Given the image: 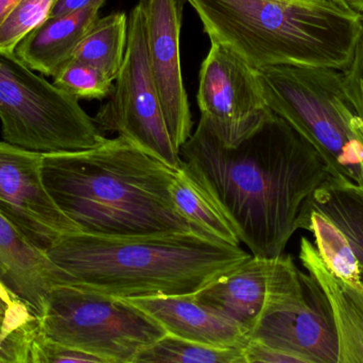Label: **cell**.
<instances>
[{
    "mask_svg": "<svg viewBox=\"0 0 363 363\" xmlns=\"http://www.w3.org/2000/svg\"><path fill=\"white\" fill-rule=\"evenodd\" d=\"M0 119L4 142L42 155L78 152L104 140L79 100L0 50Z\"/></svg>",
    "mask_w": 363,
    "mask_h": 363,
    "instance_id": "7",
    "label": "cell"
},
{
    "mask_svg": "<svg viewBox=\"0 0 363 363\" xmlns=\"http://www.w3.org/2000/svg\"><path fill=\"white\" fill-rule=\"evenodd\" d=\"M42 172L55 204L85 234L131 238L199 232L172 201L178 170L121 136L87 150L43 155Z\"/></svg>",
    "mask_w": 363,
    "mask_h": 363,
    "instance_id": "2",
    "label": "cell"
},
{
    "mask_svg": "<svg viewBox=\"0 0 363 363\" xmlns=\"http://www.w3.org/2000/svg\"><path fill=\"white\" fill-rule=\"evenodd\" d=\"M355 132L356 134H357L358 138H359V159L360 164H362V179H360L358 187L363 191V123L362 121H360V118H358L357 123H356Z\"/></svg>",
    "mask_w": 363,
    "mask_h": 363,
    "instance_id": "31",
    "label": "cell"
},
{
    "mask_svg": "<svg viewBox=\"0 0 363 363\" xmlns=\"http://www.w3.org/2000/svg\"><path fill=\"white\" fill-rule=\"evenodd\" d=\"M53 85L77 100H101L113 91V81L97 68L70 60L53 76Z\"/></svg>",
    "mask_w": 363,
    "mask_h": 363,
    "instance_id": "23",
    "label": "cell"
},
{
    "mask_svg": "<svg viewBox=\"0 0 363 363\" xmlns=\"http://www.w3.org/2000/svg\"><path fill=\"white\" fill-rule=\"evenodd\" d=\"M211 43L255 69L272 66L345 72L363 33V14L336 0H187Z\"/></svg>",
    "mask_w": 363,
    "mask_h": 363,
    "instance_id": "4",
    "label": "cell"
},
{
    "mask_svg": "<svg viewBox=\"0 0 363 363\" xmlns=\"http://www.w3.org/2000/svg\"><path fill=\"white\" fill-rule=\"evenodd\" d=\"M250 340L313 363L338 360L332 320L307 298L304 274L290 255L275 258L266 304Z\"/></svg>",
    "mask_w": 363,
    "mask_h": 363,
    "instance_id": "9",
    "label": "cell"
},
{
    "mask_svg": "<svg viewBox=\"0 0 363 363\" xmlns=\"http://www.w3.org/2000/svg\"><path fill=\"white\" fill-rule=\"evenodd\" d=\"M38 320V335L49 342L108 363H131L166 335L127 300L67 284L51 288Z\"/></svg>",
    "mask_w": 363,
    "mask_h": 363,
    "instance_id": "6",
    "label": "cell"
},
{
    "mask_svg": "<svg viewBox=\"0 0 363 363\" xmlns=\"http://www.w3.org/2000/svg\"><path fill=\"white\" fill-rule=\"evenodd\" d=\"M21 0H0V25Z\"/></svg>",
    "mask_w": 363,
    "mask_h": 363,
    "instance_id": "32",
    "label": "cell"
},
{
    "mask_svg": "<svg viewBox=\"0 0 363 363\" xmlns=\"http://www.w3.org/2000/svg\"><path fill=\"white\" fill-rule=\"evenodd\" d=\"M298 257L317 285L334 325L337 363H363V292L335 277L306 237L301 239Z\"/></svg>",
    "mask_w": 363,
    "mask_h": 363,
    "instance_id": "15",
    "label": "cell"
},
{
    "mask_svg": "<svg viewBox=\"0 0 363 363\" xmlns=\"http://www.w3.org/2000/svg\"><path fill=\"white\" fill-rule=\"evenodd\" d=\"M38 333V325L18 332L0 330V363H30L32 343Z\"/></svg>",
    "mask_w": 363,
    "mask_h": 363,
    "instance_id": "27",
    "label": "cell"
},
{
    "mask_svg": "<svg viewBox=\"0 0 363 363\" xmlns=\"http://www.w3.org/2000/svg\"><path fill=\"white\" fill-rule=\"evenodd\" d=\"M100 6L50 16L21 40L15 55L31 69L55 76L72 59L81 40L99 18Z\"/></svg>",
    "mask_w": 363,
    "mask_h": 363,
    "instance_id": "17",
    "label": "cell"
},
{
    "mask_svg": "<svg viewBox=\"0 0 363 363\" xmlns=\"http://www.w3.org/2000/svg\"><path fill=\"white\" fill-rule=\"evenodd\" d=\"M110 100L94 121L100 131L116 132L152 157L179 170L180 153L172 144L151 70L144 18L138 6L130 13L125 61Z\"/></svg>",
    "mask_w": 363,
    "mask_h": 363,
    "instance_id": "8",
    "label": "cell"
},
{
    "mask_svg": "<svg viewBox=\"0 0 363 363\" xmlns=\"http://www.w3.org/2000/svg\"><path fill=\"white\" fill-rule=\"evenodd\" d=\"M343 76L347 95L363 123V33L356 47L353 60L343 72Z\"/></svg>",
    "mask_w": 363,
    "mask_h": 363,
    "instance_id": "28",
    "label": "cell"
},
{
    "mask_svg": "<svg viewBox=\"0 0 363 363\" xmlns=\"http://www.w3.org/2000/svg\"><path fill=\"white\" fill-rule=\"evenodd\" d=\"M196 101L201 121L226 147L245 142L273 113L257 69L218 43H211L201 65Z\"/></svg>",
    "mask_w": 363,
    "mask_h": 363,
    "instance_id": "10",
    "label": "cell"
},
{
    "mask_svg": "<svg viewBox=\"0 0 363 363\" xmlns=\"http://www.w3.org/2000/svg\"><path fill=\"white\" fill-rule=\"evenodd\" d=\"M43 155L0 140V213L46 253L64 235L80 232L45 186Z\"/></svg>",
    "mask_w": 363,
    "mask_h": 363,
    "instance_id": "11",
    "label": "cell"
},
{
    "mask_svg": "<svg viewBox=\"0 0 363 363\" xmlns=\"http://www.w3.org/2000/svg\"><path fill=\"white\" fill-rule=\"evenodd\" d=\"M345 4L354 11L363 14V0H345Z\"/></svg>",
    "mask_w": 363,
    "mask_h": 363,
    "instance_id": "33",
    "label": "cell"
},
{
    "mask_svg": "<svg viewBox=\"0 0 363 363\" xmlns=\"http://www.w3.org/2000/svg\"><path fill=\"white\" fill-rule=\"evenodd\" d=\"M30 363H108L89 354L66 349L36 335L32 343Z\"/></svg>",
    "mask_w": 363,
    "mask_h": 363,
    "instance_id": "26",
    "label": "cell"
},
{
    "mask_svg": "<svg viewBox=\"0 0 363 363\" xmlns=\"http://www.w3.org/2000/svg\"><path fill=\"white\" fill-rule=\"evenodd\" d=\"M309 232L315 236V249L330 272L363 292L362 270L345 233L323 213L313 209Z\"/></svg>",
    "mask_w": 363,
    "mask_h": 363,
    "instance_id": "21",
    "label": "cell"
},
{
    "mask_svg": "<svg viewBox=\"0 0 363 363\" xmlns=\"http://www.w3.org/2000/svg\"><path fill=\"white\" fill-rule=\"evenodd\" d=\"M275 258H247L194 294L207 308L225 318L251 336L264 311Z\"/></svg>",
    "mask_w": 363,
    "mask_h": 363,
    "instance_id": "13",
    "label": "cell"
},
{
    "mask_svg": "<svg viewBox=\"0 0 363 363\" xmlns=\"http://www.w3.org/2000/svg\"><path fill=\"white\" fill-rule=\"evenodd\" d=\"M341 2H342L343 4H345V0H340ZM347 6V4H345Z\"/></svg>",
    "mask_w": 363,
    "mask_h": 363,
    "instance_id": "34",
    "label": "cell"
},
{
    "mask_svg": "<svg viewBox=\"0 0 363 363\" xmlns=\"http://www.w3.org/2000/svg\"><path fill=\"white\" fill-rule=\"evenodd\" d=\"M336 1H339V2H341L340 0H336Z\"/></svg>",
    "mask_w": 363,
    "mask_h": 363,
    "instance_id": "35",
    "label": "cell"
},
{
    "mask_svg": "<svg viewBox=\"0 0 363 363\" xmlns=\"http://www.w3.org/2000/svg\"><path fill=\"white\" fill-rule=\"evenodd\" d=\"M128 21L125 12L111 13L98 18L81 40L72 60L89 64L111 80H116L127 50Z\"/></svg>",
    "mask_w": 363,
    "mask_h": 363,
    "instance_id": "19",
    "label": "cell"
},
{
    "mask_svg": "<svg viewBox=\"0 0 363 363\" xmlns=\"http://www.w3.org/2000/svg\"><path fill=\"white\" fill-rule=\"evenodd\" d=\"M46 255L57 284L123 300L194 296L251 257L241 247L199 232L131 238L72 233L55 241Z\"/></svg>",
    "mask_w": 363,
    "mask_h": 363,
    "instance_id": "3",
    "label": "cell"
},
{
    "mask_svg": "<svg viewBox=\"0 0 363 363\" xmlns=\"http://www.w3.org/2000/svg\"><path fill=\"white\" fill-rule=\"evenodd\" d=\"M180 157L254 257H279L296 230H309L313 196L332 178L317 150L274 113L236 147L200 119Z\"/></svg>",
    "mask_w": 363,
    "mask_h": 363,
    "instance_id": "1",
    "label": "cell"
},
{
    "mask_svg": "<svg viewBox=\"0 0 363 363\" xmlns=\"http://www.w3.org/2000/svg\"><path fill=\"white\" fill-rule=\"evenodd\" d=\"M131 363H245L243 349H223L166 334L140 351Z\"/></svg>",
    "mask_w": 363,
    "mask_h": 363,
    "instance_id": "22",
    "label": "cell"
},
{
    "mask_svg": "<svg viewBox=\"0 0 363 363\" xmlns=\"http://www.w3.org/2000/svg\"><path fill=\"white\" fill-rule=\"evenodd\" d=\"M57 0H21L0 25V50L15 53L17 45L50 17Z\"/></svg>",
    "mask_w": 363,
    "mask_h": 363,
    "instance_id": "24",
    "label": "cell"
},
{
    "mask_svg": "<svg viewBox=\"0 0 363 363\" xmlns=\"http://www.w3.org/2000/svg\"><path fill=\"white\" fill-rule=\"evenodd\" d=\"M106 0H57L50 16H61V15L70 14L77 11L83 10L89 6H104Z\"/></svg>",
    "mask_w": 363,
    "mask_h": 363,
    "instance_id": "30",
    "label": "cell"
},
{
    "mask_svg": "<svg viewBox=\"0 0 363 363\" xmlns=\"http://www.w3.org/2000/svg\"><path fill=\"white\" fill-rule=\"evenodd\" d=\"M269 108L319 153L330 176L359 185L358 117L343 72L330 68L272 66L257 69Z\"/></svg>",
    "mask_w": 363,
    "mask_h": 363,
    "instance_id": "5",
    "label": "cell"
},
{
    "mask_svg": "<svg viewBox=\"0 0 363 363\" xmlns=\"http://www.w3.org/2000/svg\"><path fill=\"white\" fill-rule=\"evenodd\" d=\"M170 194L179 213L196 230L220 242L240 247L234 226L184 162L172 182Z\"/></svg>",
    "mask_w": 363,
    "mask_h": 363,
    "instance_id": "18",
    "label": "cell"
},
{
    "mask_svg": "<svg viewBox=\"0 0 363 363\" xmlns=\"http://www.w3.org/2000/svg\"><path fill=\"white\" fill-rule=\"evenodd\" d=\"M127 301L155 320L166 334L184 340L223 349H245L250 342L239 326L199 303L194 296Z\"/></svg>",
    "mask_w": 363,
    "mask_h": 363,
    "instance_id": "14",
    "label": "cell"
},
{
    "mask_svg": "<svg viewBox=\"0 0 363 363\" xmlns=\"http://www.w3.org/2000/svg\"><path fill=\"white\" fill-rule=\"evenodd\" d=\"M313 209L332 220L349 239L363 279V191L330 178L317 190Z\"/></svg>",
    "mask_w": 363,
    "mask_h": 363,
    "instance_id": "20",
    "label": "cell"
},
{
    "mask_svg": "<svg viewBox=\"0 0 363 363\" xmlns=\"http://www.w3.org/2000/svg\"><path fill=\"white\" fill-rule=\"evenodd\" d=\"M187 0H138L151 70L176 150L192 134L191 111L182 76L180 36Z\"/></svg>",
    "mask_w": 363,
    "mask_h": 363,
    "instance_id": "12",
    "label": "cell"
},
{
    "mask_svg": "<svg viewBox=\"0 0 363 363\" xmlns=\"http://www.w3.org/2000/svg\"><path fill=\"white\" fill-rule=\"evenodd\" d=\"M245 363H313L291 354L270 349L262 343L250 340L243 349Z\"/></svg>",
    "mask_w": 363,
    "mask_h": 363,
    "instance_id": "29",
    "label": "cell"
},
{
    "mask_svg": "<svg viewBox=\"0 0 363 363\" xmlns=\"http://www.w3.org/2000/svg\"><path fill=\"white\" fill-rule=\"evenodd\" d=\"M35 325L38 318L0 281V330L11 334Z\"/></svg>",
    "mask_w": 363,
    "mask_h": 363,
    "instance_id": "25",
    "label": "cell"
},
{
    "mask_svg": "<svg viewBox=\"0 0 363 363\" xmlns=\"http://www.w3.org/2000/svg\"><path fill=\"white\" fill-rule=\"evenodd\" d=\"M0 281L40 317L57 272L46 253L0 213Z\"/></svg>",
    "mask_w": 363,
    "mask_h": 363,
    "instance_id": "16",
    "label": "cell"
}]
</instances>
